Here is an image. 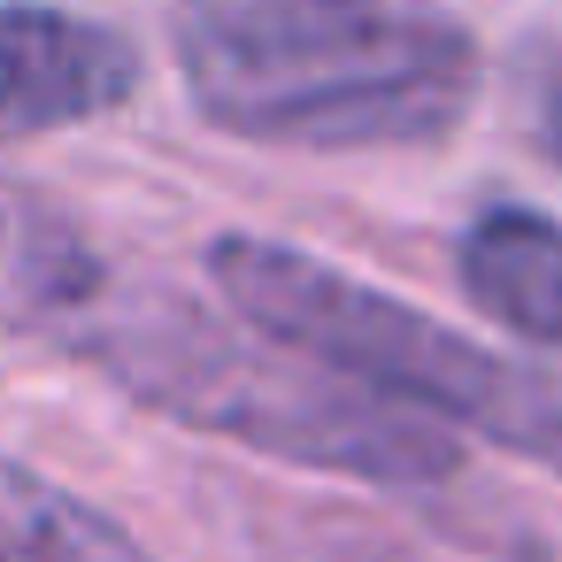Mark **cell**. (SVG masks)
Here are the masks:
<instances>
[{
  "instance_id": "obj_2",
  "label": "cell",
  "mask_w": 562,
  "mask_h": 562,
  "mask_svg": "<svg viewBox=\"0 0 562 562\" xmlns=\"http://www.w3.org/2000/svg\"><path fill=\"white\" fill-rule=\"evenodd\" d=\"M170 55L201 124L308 155L431 147L485 86L439 0H170Z\"/></svg>"
},
{
  "instance_id": "obj_5",
  "label": "cell",
  "mask_w": 562,
  "mask_h": 562,
  "mask_svg": "<svg viewBox=\"0 0 562 562\" xmlns=\"http://www.w3.org/2000/svg\"><path fill=\"white\" fill-rule=\"evenodd\" d=\"M454 278L493 324L562 347V224L554 216L485 209L454 239Z\"/></svg>"
},
{
  "instance_id": "obj_9",
  "label": "cell",
  "mask_w": 562,
  "mask_h": 562,
  "mask_svg": "<svg viewBox=\"0 0 562 562\" xmlns=\"http://www.w3.org/2000/svg\"><path fill=\"white\" fill-rule=\"evenodd\" d=\"M32 239H40V224H32V216H16V209H0V293H9L16 262L32 255Z\"/></svg>"
},
{
  "instance_id": "obj_8",
  "label": "cell",
  "mask_w": 562,
  "mask_h": 562,
  "mask_svg": "<svg viewBox=\"0 0 562 562\" xmlns=\"http://www.w3.org/2000/svg\"><path fill=\"white\" fill-rule=\"evenodd\" d=\"M531 124H539V147L562 162V63L539 78V93H531Z\"/></svg>"
},
{
  "instance_id": "obj_3",
  "label": "cell",
  "mask_w": 562,
  "mask_h": 562,
  "mask_svg": "<svg viewBox=\"0 0 562 562\" xmlns=\"http://www.w3.org/2000/svg\"><path fill=\"white\" fill-rule=\"evenodd\" d=\"M209 278L239 308V324H255L262 339L562 477V378L554 370L501 355L439 324L431 308L378 293L347 278L339 262H316L308 247H285L262 232H224L209 247Z\"/></svg>"
},
{
  "instance_id": "obj_4",
  "label": "cell",
  "mask_w": 562,
  "mask_h": 562,
  "mask_svg": "<svg viewBox=\"0 0 562 562\" xmlns=\"http://www.w3.org/2000/svg\"><path fill=\"white\" fill-rule=\"evenodd\" d=\"M139 93V47L55 0H0V147L78 132Z\"/></svg>"
},
{
  "instance_id": "obj_6",
  "label": "cell",
  "mask_w": 562,
  "mask_h": 562,
  "mask_svg": "<svg viewBox=\"0 0 562 562\" xmlns=\"http://www.w3.org/2000/svg\"><path fill=\"white\" fill-rule=\"evenodd\" d=\"M0 562H155V547L47 470L0 454Z\"/></svg>"
},
{
  "instance_id": "obj_1",
  "label": "cell",
  "mask_w": 562,
  "mask_h": 562,
  "mask_svg": "<svg viewBox=\"0 0 562 562\" xmlns=\"http://www.w3.org/2000/svg\"><path fill=\"white\" fill-rule=\"evenodd\" d=\"M0 308L32 331H55L155 416L209 439H239L255 454H285L362 485H439L462 462L447 424L262 339L255 324L239 331L209 316L162 278H116L63 232H40Z\"/></svg>"
},
{
  "instance_id": "obj_7",
  "label": "cell",
  "mask_w": 562,
  "mask_h": 562,
  "mask_svg": "<svg viewBox=\"0 0 562 562\" xmlns=\"http://www.w3.org/2000/svg\"><path fill=\"white\" fill-rule=\"evenodd\" d=\"M278 562H416V554H408V547H393V539L378 547L370 531H347V524H308Z\"/></svg>"
}]
</instances>
